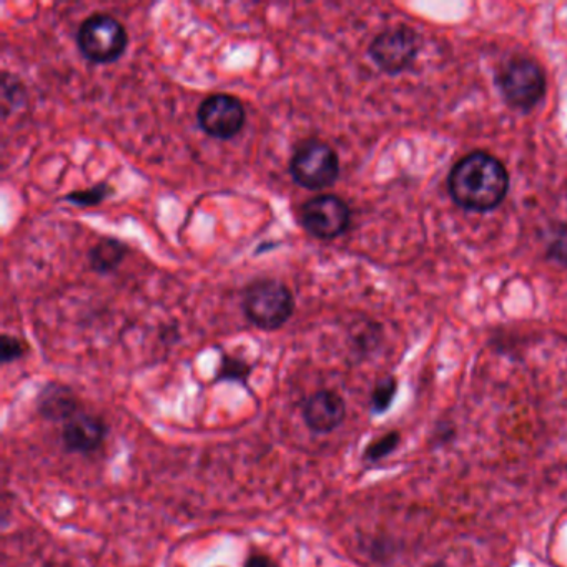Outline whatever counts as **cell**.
<instances>
[{
	"label": "cell",
	"mask_w": 567,
	"mask_h": 567,
	"mask_svg": "<svg viewBox=\"0 0 567 567\" xmlns=\"http://www.w3.org/2000/svg\"><path fill=\"white\" fill-rule=\"evenodd\" d=\"M447 187L453 200L464 210L489 212L506 198L509 174L493 155L473 152L454 165Z\"/></svg>",
	"instance_id": "6da1fadb"
},
{
	"label": "cell",
	"mask_w": 567,
	"mask_h": 567,
	"mask_svg": "<svg viewBox=\"0 0 567 567\" xmlns=\"http://www.w3.org/2000/svg\"><path fill=\"white\" fill-rule=\"evenodd\" d=\"M241 310L258 330L277 331L285 327L293 315V293L284 281L258 278L245 288Z\"/></svg>",
	"instance_id": "7a4b0ae2"
},
{
	"label": "cell",
	"mask_w": 567,
	"mask_h": 567,
	"mask_svg": "<svg viewBox=\"0 0 567 567\" xmlns=\"http://www.w3.org/2000/svg\"><path fill=\"white\" fill-rule=\"evenodd\" d=\"M78 48L94 64L117 62L127 51L128 34L118 19L105 12L89 16L78 31Z\"/></svg>",
	"instance_id": "3957f363"
},
{
	"label": "cell",
	"mask_w": 567,
	"mask_h": 567,
	"mask_svg": "<svg viewBox=\"0 0 567 567\" xmlns=\"http://www.w3.org/2000/svg\"><path fill=\"white\" fill-rule=\"evenodd\" d=\"M290 175L295 184L307 190H324L340 177V157L327 142L308 138L295 147Z\"/></svg>",
	"instance_id": "277c9868"
},
{
	"label": "cell",
	"mask_w": 567,
	"mask_h": 567,
	"mask_svg": "<svg viewBox=\"0 0 567 567\" xmlns=\"http://www.w3.org/2000/svg\"><path fill=\"white\" fill-rule=\"evenodd\" d=\"M504 101L517 111H533L546 95L543 69L526 58L513 59L497 78Z\"/></svg>",
	"instance_id": "5b68a950"
},
{
	"label": "cell",
	"mask_w": 567,
	"mask_h": 567,
	"mask_svg": "<svg viewBox=\"0 0 567 567\" xmlns=\"http://www.w3.org/2000/svg\"><path fill=\"white\" fill-rule=\"evenodd\" d=\"M371 61L390 75L406 71L420 54V35L408 25L386 29L368 49Z\"/></svg>",
	"instance_id": "8992f818"
},
{
	"label": "cell",
	"mask_w": 567,
	"mask_h": 567,
	"mask_svg": "<svg viewBox=\"0 0 567 567\" xmlns=\"http://www.w3.org/2000/svg\"><path fill=\"white\" fill-rule=\"evenodd\" d=\"M301 225L318 240H334L350 228L351 210L343 198L321 194L301 205Z\"/></svg>",
	"instance_id": "52a82bcc"
},
{
	"label": "cell",
	"mask_w": 567,
	"mask_h": 567,
	"mask_svg": "<svg viewBox=\"0 0 567 567\" xmlns=\"http://www.w3.org/2000/svg\"><path fill=\"white\" fill-rule=\"evenodd\" d=\"M197 122L208 137L231 141L244 131L247 111L235 95L212 94L198 105Z\"/></svg>",
	"instance_id": "ba28073f"
},
{
	"label": "cell",
	"mask_w": 567,
	"mask_h": 567,
	"mask_svg": "<svg viewBox=\"0 0 567 567\" xmlns=\"http://www.w3.org/2000/svg\"><path fill=\"white\" fill-rule=\"evenodd\" d=\"M301 416L308 430L317 434H328L343 423L347 417V403L334 391L320 390L303 401Z\"/></svg>",
	"instance_id": "9c48e42d"
},
{
	"label": "cell",
	"mask_w": 567,
	"mask_h": 567,
	"mask_svg": "<svg viewBox=\"0 0 567 567\" xmlns=\"http://www.w3.org/2000/svg\"><path fill=\"white\" fill-rule=\"evenodd\" d=\"M107 424L94 414L79 413L62 426V444L72 454H91L104 444Z\"/></svg>",
	"instance_id": "30bf717a"
},
{
	"label": "cell",
	"mask_w": 567,
	"mask_h": 567,
	"mask_svg": "<svg viewBox=\"0 0 567 567\" xmlns=\"http://www.w3.org/2000/svg\"><path fill=\"white\" fill-rule=\"evenodd\" d=\"M38 411L48 421L68 423L82 413L81 401L72 388L62 383H48L38 396Z\"/></svg>",
	"instance_id": "8fae6325"
},
{
	"label": "cell",
	"mask_w": 567,
	"mask_h": 567,
	"mask_svg": "<svg viewBox=\"0 0 567 567\" xmlns=\"http://www.w3.org/2000/svg\"><path fill=\"white\" fill-rule=\"evenodd\" d=\"M128 245L117 238H102L89 251V265L95 274L111 275L118 270L127 258Z\"/></svg>",
	"instance_id": "7c38bea8"
},
{
	"label": "cell",
	"mask_w": 567,
	"mask_h": 567,
	"mask_svg": "<svg viewBox=\"0 0 567 567\" xmlns=\"http://www.w3.org/2000/svg\"><path fill=\"white\" fill-rule=\"evenodd\" d=\"M254 367L244 358L234 357V354H221L220 367L215 374V383H237L241 386H248Z\"/></svg>",
	"instance_id": "4fadbf2b"
},
{
	"label": "cell",
	"mask_w": 567,
	"mask_h": 567,
	"mask_svg": "<svg viewBox=\"0 0 567 567\" xmlns=\"http://www.w3.org/2000/svg\"><path fill=\"white\" fill-rule=\"evenodd\" d=\"M0 97H2V117L8 118L11 112L22 107L28 101V91L22 84L21 79L4 72L2 74V87H0Z\"/></svg>",
	"instance_id": "5bb4252c"
},
{
	"label": "cell",
	"mask_w": 567,
	"mask_h": 567,
	"mask_svg": "<svg viewBox=\"0 0 567 567\" xmlns=\"http://www.w3.org/2000/svg\"><path fill=\"white\" fill-rule=\"evenodd\" d=\"M114 194V187L104 182V184L94 185V187L85 188V190L71 192V194L65 195L64 200L78 205V207H97Z\"/></svg>",
	"instance_id": "9a60e30c"
},
{
	"label": "cell",
	"mask_w": 567,
	"mask_h": 567,
	"mask_svg": "<svg viewBox=\"0 0 567 567\" xmlns=\"http://www.w3.org/2000/svg\"><path fill=\"white\" fill-rule=\"evenodd\" d=\"M396 380L394 378H384V380L378 381L374 386L373 394H371V408L374 413H383L390 408L391 401L394 400L396 394Z\"/></svg>",
	"instance_id": "2e32d148"
},
{
	"label": "cell",
	"mask_w": 567,
	"mask_h": 567,
	"mask_svg": "<svg viewBox=\"0 0 567 567\" xmlns=\"http://www.w3.org/2000/svg\"><path fill=\"white\" fill-rule=\"evenodd\" d=\"M547 258L567 267V225L553 228L549 241H547Z\"/></svg>",
	"instance_id": "e0dca14e"
},
{
	"label": "cell",
	"mask_w": 567,
	"mask_h": 567,
	"mask_svg": "<svg viewBox=\"0 0 567 567\" xmlns=\"http://www.w3.org/2000/svg\"><path fill=\"white\" fill-rule=\"evenodd\" d=\"M398 443H400V434H398L396 431L384 434V436L373 441V443L367 447V451H364V460L371 461V463L383 460V457H386L388 454L396 450Z\"/></svg>",
	"instance_id": "ac0fdd59"
},
{
	"label": "cell",
	"mask_w": 567,
	"mask_h": 567,
	"mask_svg": "<svg viewBox=\"0 0 567 567\" xmlns=\"http://www.w3.org/2000/svg\"><path fill=\"white\" fill-rule=\"evenodd\" d=\"M25 353H28V344L24 341L19 340L18 337H12V334H2V338H0V360H2V363H14V361L24 358Z\"/></svg>",
	"instance_id": "d6986e66"
},
{
	"label": "cell",
	"mask_w": 567,
	"mask_h": 567,
	"mask_svg": "<svg viewBox=\"0 0 567 567\" xmlns=\"http://www.w3.org/2000/svg\"><path fill=\"white\" fill-rule=\"evenodd\" d=\"M244 567H278V564L267 554H250L245 560Z\"/></svg>",
	"instance_id": "ffe728a7"
},
{
	"label": "cell",
	"mask_w": 567,
	"mask_h": 567,
	"mask_svg": "<svg viewBox=\"0 0 567 567\" xmlns=\"http://www.w3.org/2000/svg\"><path fill=\"white\" fill-rule=\"evenodd\" d=\"M427 567H450V566H446V564H443V563H436V564H431V566H427Z\"/></svg>",
	"instance_id": "44dd1931"
}]
</instances>
